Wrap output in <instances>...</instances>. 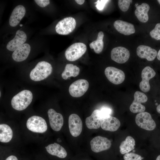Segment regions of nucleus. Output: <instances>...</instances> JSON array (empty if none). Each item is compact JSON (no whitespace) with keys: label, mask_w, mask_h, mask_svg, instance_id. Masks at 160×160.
Segmentation results:
<instances>
[{"label":"nucleus","mask_w":160,"mask_h":160,"mask_svg":"<svg viewBox=\"0 0 160 160\" xmlns=\"http://www.w3.org/2000/svg\"><path fill=\"white\" fill-rule=\"evenodd\" d=\"M52 71V67L50 63L45 61H41L31 71L30 77L34 81H40L47 78Z\"/></svg>","instance_id":"obj_1"},{"label":"nucleus","mask_w":160,"mask_h":160,"mask_svg":"<svg viewBox=\"0 0 160 160\" xmlns=\"http://www.w3.org/2000/svg\"><path fill=\"white\" fill-rule=\"evenodd\" d=\"M32 99L33 94L31 92L28 90H24L12 97L11 100V105L16 110L23 111L29 105Z\"/></svg>","instance_id":"obj_2"},{"label":"nucleus","mask_w":160,"mask_h":160,"mask_svg":"<svg viewBox=\"0 0 160 160\" xmlns=\"http://www.w3.org/2000/svg\"><path fill=\"white\" fill-rule=\"evenodd\" d=\"M86 50V46L84 43H75L66 49L65 52V56L68 60L73 61L80 58Z\"/></svg>","instance_id":"obj_3"},{"label":"nucleus","mask_w":160,"mask_h":160,"mask_svg":"<svg viewBox=\"0 0 160 160\" xmlns=\"http://www.w3.org/2000/svg\"><path fill=\"white\" fill-rule=\"evenodd\" d=\"M137 125L141 128L148 131H152L156 128V125L150 113L146 112L139 113L135 119Z\"/></svg>","instance_id":"obj_4"},{"label":"nucleus","mask_w":160,"mask_h":160,"mask_svg":"<svg viewBox=\"0 0 160 160\" xmlns=\"http://www.w3.org/2000/svg\"><path fill=\"white\" fill-rule=\"evenodd\" d=\"M26 126L29 130L36 133H44L47 129L45 120L42 117L37 116H33L28 118Z\"/></svg>","instance_id":"obj_5"},{"label":"nucleus","mask_w":160,"mask_h":160,"mask_svg":"<svg viewBox=\"0 0 160 160\" xmlns=\"http://www.w3.org/2000/svg\"><path fill=\"white\" fill-rule=\"evenodd\" d=\"M76 22L74 18L67 17L60 21L55 26V30L58 34L66 35L72 32L75 28Z\"/></svg>","instance_id":"obj_6"},{"label":"nucleus","mask_w":160,"mask_h":160,"mask_svg":"<svg viewBox=\"0 0 160 160\" xmlns=\"http://www.w3.org/2000/svg\"><path fill=\"white\" fill-rule=\"evenodd\" d=\"M89 87V84L87 80L78 79L71 84L69 88V92L73 97H81L87 91Z\"/></svg>","instance_id":"obj_7"},{"label":"nucleus","mask_w":160,"mask_h":160,"mask_svg":"<svg viewBox=\"0 0 160 160\" xmlns=\"http://www.w3.org/2000/svg\"><path fill=\"white\" fill-rule=\"evenodd\" d=\"M105 74L108 80L115 84L122 83L125 78L124 72L121 70L113 67H108L105 70Z\"/></svg>","instance_id":"obj_8"},{"label":"nucleus","mask_w":160,"mask_h":160,"mask_svg":"<svg viewBox=\"0 0 160 160\" xmlns=\"http://www.w3.org/2000/svg\"><path fill=\"white\" fill-rule=\"evenodd\" d=\"M92 150L95 153H98L109 149L111 147V141L107 138L100 136L93 138L90 141Z\"/></svg>","instance_id":"obj_9"},{"label":"nucleus","mask_w":160,"mask_h":160,"mask_svg":"<svg viewBox=\"0 0 160 160\" xmlns=\"http://www.w3.org/2000/svg\"><path fill=\"white\" fill-rule=\"evenodd\" d=\"M147 100V97L144 93L136 91L134 95V100L130 106V111L134 113L144 112L145 108L141 103L146 102Z\"/></svg>","instance_id":"obj_10"},{"label":"nucleus","mask_w":160,"mask_h":160,"mask_svg":"<svg viewBox=\"0 0 160 160\" xmlns=\"http://www.w3.org/2000/svg\"><path fill=\"white\" fill-rule=\"evenodd\" d=\"M156 74L154 70L149 66H146L143 69L141 74L142 80L139 85L141 91L146 92L150 90V86L149 81L155 76Z\"/></svg>","instance_id":"obj_11"},{"label":"nucleus","mask_w":160,"mask_h":160,"mask_svg":"<svg viewBox=\"0 0 160 160\" xmlns=\"http://www.w3.org/2000/svg\"><path fill=\"white\" fill-rule=\"evenodd\" d=\"M68 126L70 132L74 137L78 136L81 133L82 129V122L79 116L73 113L68 118Z\"/></svg>","instance_id":"obj_12"},{"label":"nucleus","mask_w":160,"mask_h":160,"mask_svg":"<svg viewBox=\"0 0 160 160\" xmlns=\"http://www.w3.org/2000/svg\"><path fill=\"white\" fill-rule=\"evenodd\" d=\"M130 55L129 52L122 47H118L113 49L111 52L112 60L119 63H124L128 60Z\"/></svg>","instance_id":"obj_13"},{"label":"nucleus","mask_w":160,"mask_h":160,"mask_svg":"<svg viewBox=\"0 0 160 160\" xmlns=\"http://www.w3.org/2000/svg\"><path fill=\"white\" fill-rule=\"evenodd\" d=\"M47 113L51 128L55 131H59L63 124V118L62 115L52 108L48 110Z\"/></svg>","instance_id":"obj_14"},{"label":"nucleus","mask_w":160,"mask_h":160,"mask_svg":"<svg viewBox=\"0 0 160 160\" xmlns=\"http://www.w3.org/2000/svg\"><path fill=\"white\" fill-rule=\"evenodd\" d=\"M27 39L26 33L23 31L18 30L14 38L7 43L6 47L11 51H15L17 48L24 44Z\"/></svg>","instance_id":"obj_15"},{"label":"nucleus","mask_w":160,"mask_h":160,"mask_svg":"<svg viewBox=\"0 0 160 160\" xmlns=\"http://www.w3.org/2000/svg\"><path fill=\"white\" fill-rule=\"evenodd\" d=\"M137 55L141 58H145L148 61L153 60L156 57L157 52L150 47L143 45L138 46L136 50Z\"/></svg>","instance_id":"obj_16"},{"label":"nucleus","mask_w":160,"mask_h":160,"mask_svg":"<svg viewBox=\"0 0 160 160\" xmlns=\"http://www.w3.org/2000/svg\"><path fill=\"white\" fill-rule=\"evenodd\" d=\"M30 51V45L28 44L24 43L14 51L12 54V58L16 62L23 61L27 58Z\"/></svg>","instance_id":"obj_17"},{"label":"nucleus","mask_w":160,"mask_h":160,"mask_svg":"<svg viewBox=\"0 0 160 160\" xmlns=\"http://www.w3.org/2000/svg\"><path fill=\"white\" fill-rule=\"evenodd\" d=\"M26 10L23 5H19L13 10L10 17L9 24L12 27L16 26L24 16Z\"/></svg>","instance_id":"obj_18"},{"label":"nucleus","mask_w":160,"mask_h":160,"mask_svg":"<svg viewBox=\"0 0 160 160\" xmlns=\"http://www.w3.org/2000/svg\"><path fill=\"white\" fill-rule=\"evenodd\" d=\"M121 125L119 120L111 116L102 120L100 126L104 130L114 132L117 130Z\"/></svg>","instance_id":"obj_19"},{"label":"nucleus","mask_w":160,"mask_h":160,"mask_svg":"<svg viewBox=\"0 0 160 160\" xmlns=\"http://www.w3.org/2000/svg\"><path fill=\"white\" fill-rule=\"evenodd\" d=\"M113 26L118 32L125 35H130L135 32L134 25L126 21L116 20L114 22Z\"/></svg>","instance_id":"obj_20"},{"label":"nucleus","mask_w":160,"mask_h":160,"mask_svg":"<svg viewBox=\"0 0 160 160\" xmlns=\"http://www.w3.org/2000/svg\"><path fill=\"white\" fill-rule=\"evenodd\" d=\"M102 120L100 110H95L90 116L86 118L85 123L86 126L90 129H98L100 126Z\"/></svg>","instance_id":"obj_21"},{"label":"nucleus","mask_w":160,"mask_h":160,"mask_svg":"<svg viewBox=\"0 0 160 160\" xmlns=\"http://www.w3.org/2000/svg\"><path fill=\"white\" fill-rule=\"evenodd\" d=\"M45 148L48 153L51 155L61 159L65 158L67 156V152L65 149L56 143L49 144Z\"/></svg>","instance_id":"obj_22"},{"label":"nucleus","mask_w":160,"mask_h":160,"mask_svg":"<svg viewBox=\"0 0 160 160\" xmlns=\"http://www.w3.org/2000/svg\"><path fill=\"white\" fill-rule=\"evenodd\" d=\"M135 15L141 22L145 23L148 20V12L150 9L149 5L146 3H143L140 5L135 6Z\"/></svg>","instance_id":"obj_23"},{"label":"nucleus","mask_w":160,"mask_h":160,"mask_svg":"<svg viewBox=\"0 0 160 160\" xmlns=\"http://www.w3.org/2000/svg\"><path fill=\"white\" fill-rule=\"evenodd\" d=\"M13 132L11 127L8 125L2 124H0V141L8 143L12 139Z\"/></svg>","instance_id":"obj_24"},{"label":"nucleus","mask_w":160,"mask_h":160,"mask_svg":"<svg viewBox=\"0 0 160 160\" xmlns=\"http://www.w3.org/2000/svg\"><path fill=\"white\" fill-rule=\"evenodd\" d=\"M135 145L134 139L130 136H128L121 143L119 146L120 152L121 154L128 153L134 149Z\"/></svg>","instance_id":"obj_25"},{"label":"nucleus","mask_w":160,"mask_h":160,"mask_svg":"<svg viewBox=\"0 0 160 160\" xmlns=\"http://www.w3.org/2000/svg\"><path fill=\"white\" fill-rule=\"evenodd\" d=\"M80 69L76 65L72 64H67L61 74L62 78L66 80L71 76L75 77L79 74Z\"/></svg>","instance_id":"obj_26"},{"label":"nucleus","mask_w":160,"mask_h":160,"mask_svg":"<svg viewBox=\"0 0 160 160\" xmlns=\"http://www.w3.org/2000/svg\"><path fill=\"white\" fill-rule=\"evenodd\" d=\"M104 36L103 32L102 31H100L98 34L96 40L93 41L89 44L90 48L93 49L96 53H100L103 49L104 43L103 39Z\"/></svg>","instance_id":"obj_27"},{"label":"nucleus","mask_w":160,"mask_h":160,"mask_svg":"<svg viewBox=\"0 0 160 160\" xmlns=\"http://www.w3.org/2000/svg\"><path fill=\"white\" fill-rule=\"evenodd\" d=\"M150 35L152 38L160 40V23L156 25L154 28L150 31Z\"/></svg>","instance_id":"obj_28"},{"label":"nucleus","mask_w":160,"mask_h":160,"mask_svg":"<svg viewBox=\"0 0 160 160\" xmlns=\"http://www.w3.org/2000/svg\"><path fill=\"white\" fill-rule=\"evenodd\" d=\"M132 1L131 0H119L118 1L119 7L122 11H127Z\"/></svg>","instance_id":"obj_29"},{"label":"nucleus","mask_w":160,"mask_h":160,"mask_svg":"<svg viewBox=\"0 0 160 160\" xmlns=\"http://www.w3.org/2000/svg\"><path fill=\"white\" fill-rule=\"evenodd\" d=\"M123 157L124 160H142V159L140 156L133 153H126Z\"/></svg>","instance_id":"obj_30"},{"label":"nucleus","mask_w":160,"mask_h":160,"mask_svg":"<svg viewBox=\"0 0 160 160\" xmlns=\"http://www.w3.org/2000/svg\"><path fill=\"white\" fill-rule=\"evenodd\" d=\"M112 113V110L107 107H103L100 110V116L102 119L110 116Z\"/></svg>","instance_id":"obj_31"},{"label":"nucleus","mask_w":160,"mask_h":160,"mask_svg":"<svg viewBox=\"0 0 160 160\" xmlns=\"http://www.w3.org/2000/svg\"><path fill=\"white\" fill-rule=\"evenodd\" d=\"M109 1L106 0H97L95 3L96 4V7L98 10H102L103 9L106 4Z\"/></svg>","instance_id":"obj_32"},{"label":"nucleus","mask_w":160,"mask_h":160,"mask_svg":"<svg viewBox=\"0 0 160 160\" xmlns=\"http://www.w3.org/2000/svg\"><path fill=\"white\" fill-rule=\"evenodd\" d=\"M34 1L38 6L41 7H44L50 3L49 0H35Z\"/></svg>","instance_id":"obj_33"},{"label":"nucleus","mask_w":160,"mask_h":160,"mask_svg":"<svg viewBox=\"0 0 160 160\" xmlns=\"http://www.w3.org/2000/svg\"><path fill=\"white\" fill-rule=\"evenodd\" d=\"M5 160H19L17 156L14 155H10L7 157Z\"/></svg>","instance_id":"obj_34"},{"label":"nucleus","mask_w":160,"mask_h":160,"mask_svg":"<svg viewBox=\"0 0 160 160\" xmlns=\"http://www.w3.org/2000/svg\"><path fill=\"white\" fill-rule=\"evenodd\" d=\"M75 1L78 4L81 5L83 4L84 2V0H75Z\"/></svg>","instance_id":"obj_35"},{"label":"nucleus","mask_w":160,"mask_h":160,"mask_svg":"<svg viewBox=\"0 0 160 160\" xmlns=\"http://www.w3.org/2000/svg\"><path fill=\"white\" fill-rule=\"evenodd\" d=\"M157 59L159 60H160V49L159 51L157 53Z\"/></svg>","instance_id":"obj_36"},{"label":"nucleus","mask_w":160,"mask_h":160,"mask_svg":"<svg viewBox=\"0 0 160 160\" xmlns=\"http://www.w3.org/2000/svg\"><path fill=\"white\" fill-rule=\"evenodd\" d=\"M156 110L158 113H160V104L158 105L157 107Z\"/></svg>","instance_id":"obj_37"},{"label":"nucleus","mask_w":160,"mask_h":160,"mask_svg":"<svg viewBox=\"0 0 160 160\" xmlns=\"http://www.w3.org/2000/svg\"><path fill=\"white\" fill-rule=\"evenodd\" d=\"M156 160H160V155L157 156Z\"/></svg>","instance_id":"obj_38"},{"label":"nucleus","mask_w":160,"mask_h":160,"mask_svg":"<svg viewBox=\"0 0 160 160\" xmlns=\"http://www.w3.org/2000/svg\"><path fill=\"white\" fill-rule=\"evenodd\" d=\"M57 141L58 142H61V140L60 138H57Z\"/></svg>","instance_id":"obj_39"},{"label":"nucleus","mask_w":160,"mask_h":160,"mask_svg":"<svg viewBox=\"0 0 160 160\" xmlns=\"http://www.w3.org/2000/svg\"><path fill=\"white\" fill-rule=\"evenodd\" d=\"M138 5V4L137 3H136L135 4V6H137Z\"/></svg>","instance_id":"obj_40"},{"label":"nucleus","mask_w":160,"mask_h":160,"mask_svg":"<svg viewBox=\"0 0 160 160\" xmlns=\"http://www.w3.org/2000/svg\"><path fill=\"white\" fill-rule=\"evenodd\" d=\"M157 1L159 3V4H160V0H157Z\"/></svg>","instance_id":"obj_41"},{"label":"nucleus","mask_w":160,"mask_h":160,"mask_svg":"<svg viewBox=\"0 0 160 160\" xmlns=\"http://www.w3.org/2000/svg\"><path fill=\"white\" fill-rule=\"evenodd\" d=\"M23 25L22 24H21L20 25V26H22Z\"/></svg>","instance_id":"obj_42"},{"label":"nucleus","mask_w":160,"mask_h":160,"mask_svg":"<svg viewBox=\"0 0 160 160\" xmlns=\"http://www.w3.org/2000/svg\"><path fill=\"white\" fill-rule=\"evenodd\" d=\"M156 105H158V103H156Z\"/></svg>","instance_id":"obj_43"},{"label":"nucleus","mask_w":160,"mask_h":160,"mask_svg":"<svg viewBox=\"0 0 160 160\" xmlns=\"http://www.w3.org/2000/svg\"><path fill=\"white\" fill-rule=\"evenodd\" d=\"M1 96V92H0V97Z\"/></svg>","instance_id":"obj_44"}]
</instances>
